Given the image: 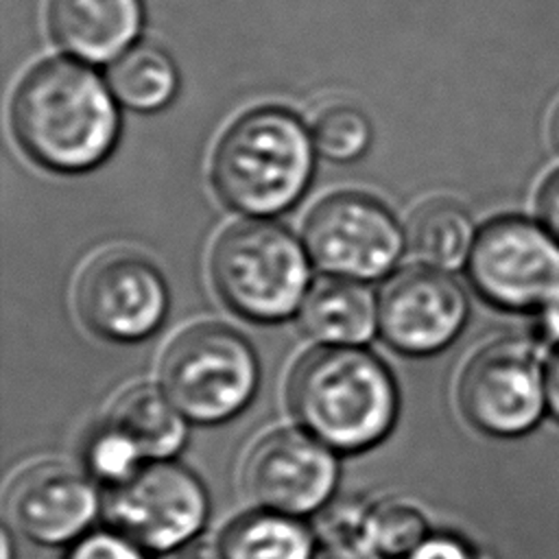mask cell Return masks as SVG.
<instances>
[{"label":"cell","mask_w":559,"mask_h":559,"mask_svg":"<svg viewBox=\"0 0 559 559\" xmlns=\"http://www.w3.org/2000/svg\"><path fill=\"white\" fill-rule=\"evenodd\" d=\"M404 559H476V555L459 537L432 535V537H426Z\"/></svg>","instance_id":"25"},{"label":"cell","mask_w":559,"mask_h":559,"mask_svg":"<svg viewBox=\"0 0 559 559\" xmlns=\"http://www.w3.org/2000/svg\"><path fill=\"white\" fill-rule=\"evenodd\" d=\"M304 242L319 269L349 280H376L397 262L404 234L376 199L341 192L310 212Z\"/></svg>","instance_id":"9"},{"label":"cell","mask_w":559,"mask_h":559,"mask_svg":"<svg viewBox=\"0 0 559 559\" xmlns=\"http://www.w3.org/2000/svg\"><path fill=\"white\" fill-rule=\"evenodd\" d=\"M87 461L96 476H100L103 480H109V485H114V483L127 478L129 474H133L140 467L142 459L127 441H122L116 432H111L103 426L96 432V437L92 439Z\"/></svg>","instance_id":"22"},{"label":"cell","mask_w":559,"mask_h":559,"mask_svg":"<svg viewBox=\"0 0 559 559\" xmlns=\"http://www.w3.org/2000/svg\"><path fill=\"white\" fill-rule=\"evenodd\" d=\"M539 223L559 240V168L546 177L537 194Z\"/></svg>","instance_id":"26"},{"label":"cell","mask_w":559,"mask_h":559,"mask_svg":"<svg viewBox=\"0 0 559 559\" xmlns=\"http://www.w3.org/2000/svg\"><path fill=\"white\" fill-rule=\"evenodd\" d=\"M314 559H382V555L371 548L365 539H349V542H334L325 544Z\"/></svg>","instance_id":"27"},{"label":"cell","mask_w":559,"mask_h":559,"mask_svg":"<svg viewBox=\"0 0 559 559\" xmlns=\"http://www.w3.org/2000/svg\"><path fill=\"white\" fill-rule=\"evenodd\" d=\"M467 266L474 288L500 308L539 310L559 295V240L528 218L502 216L485 225Z\"/></svg>","instance_id":"7"},{"label":"cell","mask_w":559,"mask_h":559,"mask_svg":"<svg viewBox=\"0 0 559 559\" xmlns=\"http://www.w3.org/2000/svg\"><path fill=\"white\" fill-rule=\"evenodd\" d=\"M11 127L35 162L79 173L109 155L120 118L109 85L94 70L72 59H48L15 87Z\"/></svg>","instance_id":"1"},{"label":"cell","mask_w":559,"mask_h":559,"mask_svg":"<svg viewBox=\"0 0 559 559\" xmlns=\"http://www.w3.org/2000/svg\"><path fill=\"white\" fill-rule=\"evenodd\" d=\"M378 306L367 286L349 277H321L299 306L301 330L328 345H360L371 338Z\"/></svg>","instance_id":"15"},{"label":"cell","mask_w":559,"mask_h":559,"mask_svg":"<svg viewBox=\"0 0 559 559\" xmlns=\"http://www.w3.org/2000/svg\"><path fill=\"white\" fill-rule=\"evenodd\" d=\"M539 332L559 347V295L539 308Z\"/></svg>","instance_id":"29"},{"label":"cell","mask_w":559,"mask_h":559,"mask_svg":"<svg viewBox=\"0 0 559 559\" xmlns=\"http://www.w3.org/2000/svg\"><path fill=\"white\" fill-rule=\"evenodd\" d=\"M66 559H146L138 544L120 533H92L81 537Z\"/></svg>","instance_id":"24"},{"label":"cell","mask_w":559,"mask_h":559,"mask_svg":"<svg viewBox=\"0 0 559 559\" xmlns=\"http://www.w3.org/2000/svg\"><path fill=\"white\" fill-rule=\"evenodd\" d=\"M260 369L251 345L231 328L201 323L164 352L162 384L173 404L194 421H223L251 400Z\"/></svg>","instance_id":"5"},{"label":"cell","mask_w":559,"mask_h":559,"mask_svg":"<svg viewBox=\"0 0 559 559\" xmlns=\"http://www.w3.org/2000/svg\"><path fill=\"white\" fill-rule=\"evenodd\" d=\"M312 142L323 157L352 162L367 151L371 142V124L360 109L336 105L319 114L314 120Z\"/></svg>","instance_id":"21"},{"label":"cell","mask_w":559,"mask_h":559,"mask_svg":"<svg viewBox=\"0 0 559 559\" xmlns=\"http://www.w3.org/2000/svg\"><path fill=\"white\" fill-rule=\"evenodd\" d=\"M314 142L288 111L262 107L238 118L221 138L212 181L221 199L249 216L288 210L306 190Z\"/></svg>","instance_id":"3"},{"label":"cell","mask_w":559,"mask_h":559,"mask_svg":"<svg viewBox=\"0 0 559 559\" xmlns=\"http://www.w3.org/2000/svg\"><path fill=\"white\" fill-rule=\"evenodd\" d=\"M459 402L465 417L489 435L515 437L535 428L548 411L535 349L520 338L485 345L461 376Z\"/></svg>","instance_id":"8"},{"label":"cell","mask_w":559,"mask_h":559,"mask_svg":"<svg viewBox=\"0 0 559 559\" xmlns=\"http://www.w3.org/2000/svg\"><path fill=\"white\" fill-rule=\"evenodd\" d=\"M212 280L238 314L253 321H280L301 306L310 266L290 231L269 221H242L216 240Z\"/></svg>","instance_id":"4"},{"label":"cell","mask_w":559,"mask_h":559,"mask_svg":"<svg viewBox=\"0 0 559 559\" xmlns=\"http://www.w3.org/2000/svg\"><path fill=\"white\" fill-rule=\"evenodd\" d=\"M11 555H13V548H11L9 533L2 531V559H11Z\"/></svg>","instance_id":"32"},{"label":"cell","mask_w":559,"mask_h":559,"mask_svg":"<svg viewBox=\"0 0 559 559\" xmlns=\"http://www.w3.org/2000/svg\"><path fill=\"white\" fill-rule=\"evenodd\" d=\"M76 306L96 334L111 341H138L162 323L168 293L151 262L129 251H111L83 271Z\"/></svg>","instance_id":"10"},{"label":"cell","mask_w":559,"mask_h":559,"mask_svg":"<svg viewBox=\"0 0 559 559\" xmlns=\"http://www.w3.org/2000/svg\"><path fill=\"white\" fill-rule=\"evenodd\" d=\"M7 504L31 539L66 544L92 524L100 500L85 474L63 463H39L15 478Z\"/></svg>","instance_id":"13"},{"label":"cell","mask_w":559,"mask_h":559,"mask_svg":"<svg viewBox=\"0 0 559 559\" xmlns=\"http://www.w3.org/2000/svg\"><path fill=\"white\" fill-rule=\"evenodd\" d=\"M288 402L310 435L349 452L380 441L397 411L386 367L352 345H328L306 354L290 373Z\"/></svg>","instance_id":"2"},{"label":"cell","mask_w":559,"mask_h":559,"mask_svg":"<svg viewBox=\"0 0 559 559\" xmlns=\"http://www.w3.org/2000/svg\"><path fill=\"white\" fill-rule=\"evenodd\" d=\"M181 415L166 391L155 384H138L118 395L103 426L127 441L140 459L162 461L183 445L186 421Z\"/></svg>","instance_id":"16"},{"label":"cell","mask_w":559,"mask_h":559,"mask_svg":"<svg viewBox=\"0 0 559 559\" xmlns=\"http://www.w3.org/2000/svg\"><path fill=\"white\" fill-rule=\"evenodd\" d=\"M336 472L330 445L304 430L282 428L251 448L245 461V487L269 511L301 515L332 496Z\"/></svg>","instance_id":"11"},{"label":"cell","mask_w":559,"mask_h":559,"mask_svg":"<svg viewBox=\"0 0 559 559\" xmlns=\"http://www.w3.org/2000/svg\"><path fill=\"white\" fill-rule=\"evenodd\" d=\"M362 539L386 557H406L426 539L421 511L402 500H384L369 509Z\"/></svg>","instance_id":"20"},{"label":"cell","mask_w":559,"mask_h":559,"mask_svg":"<svg viewBox=\"0 0 559 559\" xmlns=\"http://www.w3.org/2000/svg\"><path fill=\"white\" fill-rule=\"evenodd\" d=\"M369 507L358 498H338L332 500L317 520V533L323 544L362 539V528Z\"/></svg>","instance_id":"23"},{"label":"cell","mask_w":559,"mask_h":559,"mask_svg":"<svg viewBox=\"0 0 559 559\" xmlns=\"http://www.w3.org/2000/svg\"><path fill=\"white\" fill-rule=\"evenodd\" d=\"M476 234L469 214L450 201H430L408 225L413 253L435 269H459L469 258Z\"/></svg>","instance_id":"19"},{"label":"cell","mask_w":559,"mask_h":559,"mask_svg":"<svg viewBox=\"0 0 559 559\" xmlns=\"http://www.w3.org/2000/svg\"><path fill=\"white\" fill-rule=\"evenodd\" d=\"M107 85L124 107L155 111L175 96L177 70L162 48L135 44L109 63Z\"/></svg>","instance_id":"18"},{"label":"cell","mask_w":559,"mask_h":559,"mask_svg":"<svg viewBox=\"0 0 559 559\" xmlns=\"http://www.w3.org/2000/svg\"><path fill=\"white\" fill-rule=\"evenodd\" d=\"M544 382H546L548 411L559 419V347L552 349V354L544 365Z\"/></svg>","instance_id":"28"},{"label":"cell","mask_w":559,"mask_h":559,"mask_svg":"<svg viewBox=\"0 0 559 559\" xmlns=\"http://www.w3.org/2000/svg\"><path fill=\"white\" fill-rule=\"evenodd\" d=\"M177 559H225V552L210 539H192L181 546Z\"/></svg>","instance_id":"30"},{"label":"cell","mask_w":559,"mask_h":559,"mask_svg":"<svg viewBox=\"0 0 559 559\" xmlns=\"http://www.w3.org/2000/svg\"><path fill=\"white\" fill-rule=\"evenodd\" d=\"M109 526L148 550L186 546L207 515L199 478L179 463L153 461L109 485L103 500Z\"/></svg>","instance_id":"6"},{"label":"cell","mask_w":559,"mask_h":559,"mask_svg":"<svg viewBox=\"0 0 559 559\" xmlns=\"http://www.w3.org/2000/svg\"><path fill=\"white\" fill-rule=\"evenodd\" d=\"M225 559H314L310 531L295 515L247 513L234 520L221 542Z\"/></svg>","instance_id":"17"},{"label":"cell","mask_w":559,"mask_h":559,"mask_svg":"<svg viewBox=\"0 0 559 559\" xmlns=\"http://www.w3.org/2000/svg\"><path fill=\"white\" fill-rule=\"evenodd\" d=\"M465 319V293L441 269H402L380 290L378 325L386 343L400 352H437L461 332Z\"/></svg>","instance_id":"12"},{"label":"cell","mask_w":559,"mask_h":559,"mask_svg":"<svg viewBox=\"0 0 559 559\" xmlns=\"http://www.w3.org/2000/svg\"><path fill=\"white\" fill-rule=\"evenodd\" d=\"M550 135H552L555 146L559 148V105L555 107V114H552V120H550Z\"/></svg>","instance_id":"31"},{"label":"cell","mask_w":559,"mask_h":559,"mask_svg":"<svg viewBox=\"0 0 559 559\" xmlns=\"http://www.w3.org/2000/svg\"><path fill=\"white\" fill-rule=\"evenodd\" d=\"M142 26L140 0H50L48 31L55 44L90 63L114 61Z\"/></svg>","instance_id":"14"}]
</instances>
